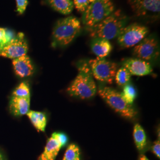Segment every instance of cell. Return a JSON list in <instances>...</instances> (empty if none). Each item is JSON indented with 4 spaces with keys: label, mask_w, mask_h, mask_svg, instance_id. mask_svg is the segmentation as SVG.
Instances as JSON below:
<instances>
[{
    "label": "cell",
    "mask_w": 160,
    "mask_h": 160,
    "mask_svg": "<svg viewBox=\"0 0 160 160\" xmlns=\"http://www.w3.org/2000/svg\"><path fill=\"white\" fill-rule=\"evenodd\" d=\"M128 17L120 10L114 11L102 21L88 29L93 38L110 40L117 38L120 31L126 26Z\"/></svg>",
    "instance_id": "6da1fadb"
},
{
    "label": "cell",
    "mask_w": 160,
    "mask_h": 160,
    "mask_svg": "<svg viewBox=\"0 0 160 160\" xmlns=\"http://www.w3.org/2000/svg\"><path fill=\"white\" fill-rule=\"evenodd\" d=\"M67 92L71 96L81 99L90 98L96 94V84L88 63L84 62L80 63L78 73L69 87Z\"/></svg>",
    "instance_id": "7a4b0ae2"
},
{
    "label": "cell",
    "mask_w": 160,
    "mask_h": 160,
    "mask_svg": "<svg viewBox=\"0 0 160 160\" xmlns=\"http://www.w3.org/2000/svg\"><path fill=\"white\" fill-rule=\"evenodd\" d=\"M81 29L80 20L74 16H69L58 20L52 32L53 45H68L80 33Z\"/></svg>",
    "instance_id": "3957f363"
},
{
    "label": "cell",
    "mask_w": 160,
    "mask_h": 160,
    "mask_svg": "<svg viewBox=\"0 0 160 160\" xmlns=\"http://www.w3.org/2000/svg\"><path fill=\"white\" fill-rule=\"evenodd\" d=\"M99 96L115 112L128 119H134L137 112L132 105L127 103L122 93L109 87H101L98 90Z\"/></svg>",
    "instance_id": "277c9868"
},
{
    "label": "cell",
    "mask_w": 160,
    "mask_h": 160,
    "mask_svg": "<svg viewBox=\"0 0 160 160\" xmlns=\"http://www.w3.org/2000/svg\"><path fill=\"white\" fill-rule=\"evenodd\" d=\"M114 11L112 0H96L90 2L83 12L82 21L87 29L100 23Z\"/></svg>",
    "instance_id": "5b68a950"
},
{
    "label": "cell",
    "mask_w": 160,
    "mask_h": 160,
    "mask_svg": "<svg viewBox=\"0 0 160 160\" xmlns=\"http://www.w3.org/2000/svg\"><path fill=\"white\" fill-rule=\"evenodd\" d=\"M88 63L94 78L108 84L113 82L118 70L116 63L104 58H96L90 60Z\"/></svg>",
    "instance_id": "8992f818"
},
{
    "label": "cell",
    "mask_w": 160,
    "mask_h": 160,
    "mask_svg": "<svg viewBox=\"0 0 160 160\" xmlns=\"http://www.w3.org/2000/svg\"><path fill=\"white\" fill-rule=\"evenodd\" d=\"M148 29L138 24H132L125 26L118 36V42L121 47L128 48L136 46L141 41L147 37Z\"/></svg>",
    "instance_id": "52a82bcc"
},
{
    "label": "cell",
    "mask_w": 160,
    "mask_h": 160,
    "mask_svg": "<svg viewBox=\"0 0 160 160\" xmlns=\"http://www.w3.org/2000/svg\"><path fill=\"white\" fill-rule=\"evenodd\" d=\"M133 54L136 58L147 62L154 60L159 54L158 40L153 36L145 37L135 46Z\"/></svg>",
    "instance_id": "ba28073f"
},
{
    "label": "cell",
    "mask_w": 160,
    "mask_h": 160,
    "mask_svg": "<svg viewBox=\"0 0 160 160\" xmlns=\"http://www.w3.org/2000/svg\"><path fill=\"white\" fill-rule=\"evenodd\" d=\"M28 51V46L24 39V35L19 33L4 45L0 52V56L14 59L26 55Z\"/></svg>",
    "instance_id": "9c48e42d"
},
{
    "label": "cell",
    "mask_w": 160,
    "mask_h": 160,
    "mask_svg": "<svg viewBox=\"0 0 160 160\" xmlns=\"http://www.w3.org/2000/svg\"><path fill=\"white\" fill-rule=\"evenodd\" d=\"M68 141V138L63 133L55 132L47 141L43 153L38 160H55L60 149Z\"/></svg>",
    "instance_id": "30bf717a"
},
{
    "label": "cell",
    "mask_w": 160,
    "mask_h": 160,
    "mask_svg": "<svg viewBox=\"0 0 160 160\" xmlns=\"http://www.w3.org/2000/svg\"><path fill=\"white\" fill-rule=\"evenodd\" d=\"M128 2L138 16L160 13V0H128Z\"/></svg>",
    "instance_id": "8fae6325"
},
{
    "label": "cell",
    "mask_w": 160,
    "mask_h": 160,
    "mask_svg": "<svg viewBox=\"0 0 160 160\" xmlns=\"http://www.w3.org/2000/svg\"><path fill=\"white\" fill-rule=\"evenodd\" d=\"M123 67L129 71L131 75L144 76L152 72V67L149 62L138 58L126 59L123 62Z\"/></svg>",
    "instance_id": "7c38bea8"
},
{
    "label": "cell",
    "mask_w": 160,
    "mask_h": 160,
    "mask_svg": "<svg viewBox=\"0 0 160 160\" xmlns=\"http://www.w3.org/2000/svg\"><path fill=\"white\" fill-rule=\"evenodd\" d=\"M12 65L16 74L21 78L29 77L34 72L33 65L26 55L13 59Z\"/></svg>",
    "instance_id": "4fadbf2b"
},
{
    "label": "cell",
    "mask_w": 160,
    "mask_h": 160,
    "mask_svg": "<svg viewBox=\"0 0 160 160\" xmlns=\"http://www.w3.org/2000/svg\"><path fill=\"white\" fill-rule=\"evenodd\" d=\"M30 98L12 97L10 103V109L13 115L21 116L29 112Z\"/></svg>",
    "instance_id": "5bb4252c"
},
{
    "label": "cell",
    "mask_w": 160,
    "mask_h": 160,
    "mask_svg": "<svg viewBox=\"0 0 160 160\" xmlns=\"http://www.w3.org/2000/svg\"><path fill=\"white\" fill-rule=\"evenodd\" d=\"M92 52L97 58H105L107 57L112 49V46L109 40L102 38H94L92 40Z\"/></svg>",
    "instance_id": "9a60e30c"
},
{
    "label": "cell",
    "mask_w": 160,
    "mask_h": 160,
    "mask_svg": "<svg viewBox=\"0 0 160 160\" xmlns=\"http://www.w3.org/2000/svg\"><path fill=\"white\" fill-rule=\"evenodd\" d=\"M133 136L138 150L141 152H143L147 148V139L142 127L138 123L134 126Z\"/></svg>",
    "instance_id": "2e32d148"
},
{
    "label": "cell",
    "mask_w": 160,
    "mask_h": 160,
    "mask_svg": "<svg viewBox=\"0 0 160 160\" xmlns=\"http://www.w3.org/2000/svg\"><path fill=\"white\" fill-rule=\"evenodd\" d=\"M26 115L38 131H45L47 124V119L45 114L40 112L29 110Z\"/></svg>",
    "instance_id": "e0dca14e"
},
{
    "label": "cell",
    "mask_w": 160,
    "mask_h": 160,
    "mask_svg": "<svg viewBox=\"0 0 160 160\" xmlns=\"http://www.w3.org/2000/svg\"><path fill=\"white\" fill-rule=\"evenodd\" d=\"M47 1L53 10L64 15L70 14L74 8L72 0H47Z\"/></svg>",
    "instance_id": "ac0fdd59"
},
{
    "label": "cell",
    "mask_w": 160,
    "mask_h": 160,
    "mask_svg": "<svg viewBox=\"0 0 160 160\" xmlns=\"http://www.w3.org/2000/svg\"><path fill=\"white\" fill-rule=\"evenodd\" d=\"M131 76L129 71L125 67H122L117 70L114 80L118 86L124 87L129 84Z\"/></svg>",
    "instance_id": "d6986e66"
},
{
    "label": "cell",
    "mask_w": 160,
    "mask_h": 160,
    "mask_svg": "<svg viewBox=\"0 0 160 160\" xmlns=\"http://www.w3.org/2000/svg\"><path fill=\"white\" fill-rule=\"evenodd\" d=\"M121 93L126 102L132 105L137 96V91L135 87L129 83L124 86L123 92Z\"/></svg>",
    "instance_id": "ffe728a7"
},
{
    "label": "cell",
    "mask_w": 160,
    "mask_h": 160,
    "mask_svg": "<svg viewBox=\"0 0 160 160\" xmlns=\"http://www.w3.org/2000/svg\"><path fill=\"white\" fill-rule=\"evenodd\" d=\"M62 160H80V149L75 144L69 145L67 149Z\"/></svg>",
    "instance_id": "44dd1931"
},
{
    "label": "cell",
    "mask_w": 160,
    "mask_h": 160,
    "mask_svg": "<svg viewBox=\"0 0 160 160\" xmlns=\"http://www.w3.org/2000/svg\"><path fill=\"white\" fill-rule=\"evenodd\" d=\"M30 93L29 85L25 82L20 83L12 92V97L30 98Z\"/></svg>",
    "instance_id": "7402d4cb"
},
{
    "label": "cell",
    "mask_w": 160,
    "mask_h": 160,
    "mask_svg": "<svg viewBox=\"0 0 160 160\" xmlns=\"http://www.w3.org/2000/svg\"><path fill=\"white\" fill-rule=\"evenodd\" d=\"M73 4L78 11L84 12L90 5V2L89 0H74Z\"/></svg>",
    "instance_id": "603a6c76"
},
{
    "label": "cell",
    "mask_w": 160,
    "mask_h": 160,
    "mask_svg": "<svg viewBox=\"0 0 160 160\" xmlns=\"http://www.w3.org/2000/svg\"><path fill=\"white\" fill-rule=\"evenodd\" d=\"M17 2V12L22 14L25 12L26 7L28 4V0H16Z\"/></svg>",
    "instance_id": "cb8c5ba5"
},
{
    "label": "cell",
    "mask_w": 160,
    "mask_h": 160,
    "mask_svg": "<svg viewBox=\"0 0 160 160\" xmlns=\"http://www.w3.org/2000/svg\"><path fill=\"white\" fill-rule=\"evenodd\" d=\"M152 150L153 153L158 158H160V139L156 141L155 142L152 147Z\"/></svg>",
    "instance_id": "d4e9b609"
},
{
    "label": "cell",
    "mask_w": 160,
    "mask_h": 160,
    "mask_svg": "<svg viewBox=\"0 0 160 160\" xmlns=\"http://www.w3.org/2000/svg\"><path fill=\"white\" fill-rule=\"evenodd\" d=\"M10 39H11L8 38L6 29L0 28V42L6 44V43Z\"/></svg>",
    "instance_id": "484cf974"
},
{
    "label": "cell",
    "mask_w": 160,
    "mask_h": 160,
    "mask_svg": "<svg viewBox=\"0 0 160 160\" xmlns=\"http://www.w3.org/2000/svg\"><path fill=\"white\" fill-rule=\"evenodd\" d=\"M139 160H149L148 158L144 154H141L139 157Z\"/></svg>",
    "instance_id": "4316f807"
},
{
    "label": "cell",
    "mask_w": 160,
    "mask_h": 160,
    "mask_svg": "<svg viewBox=\"0 0 160 160\" xmlns=\"http://www.w3.org/2000/svg\"><path fill=\"white\" fill-rule=\"evenodd\" d=\"M0 160H5L4 157L3 156V155L2 154L1 151H0Z\"/></svg>",
    "instance_id": "83f0119b"
},
{
    "label": "cell",
    "mask_w": 160,
    "mask_h": 160,
    "mask_svg": "<svg viewBox=\"0 0 160 160\" xmlns=\"http://www.w3.org/2000/svg\"><path fill=\"white\" fill-rule=\"evenodd\" d=\"M4 45H5L4 43H3L0 42V52L1 51V50H2V48H3V46H4Z\"/></svg>",
    "instance_id": "f1b7e54d"
},
{
    "label": "cell",
    "mask_w": 160,
    "mask_h": 160,
    "mask_svg": "<svg viewBox=\"0 0 160 160\" xmlns=\"http://www.w3.org/2000/svg\"><path fill=\"white\" fill-rule=\"evenodd\" d=\"M89 1H90V2H93V1H96V0H89Z\"/></svg>",
    "instance_id": "f546056e"
}]
</instances>
